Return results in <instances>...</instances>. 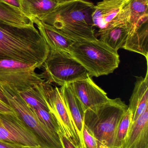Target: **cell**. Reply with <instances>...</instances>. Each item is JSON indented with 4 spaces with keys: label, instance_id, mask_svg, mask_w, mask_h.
<instances>
[{
    "label": "cell",
    "instance_id": "cell-1",
    "mask_svg": "<svg viewBox=\"0 0 148 148\" xmlns=\"http://www.w3.org/2000/svg\"><path fill=\"white\" fill-rule=\"evenodd\" d=\"M49 53L48 45L33 21L26 26L0 21V60L18 61L40 69Z\"/></svg>",
    "mask_w": 148,
    "mask_h": 148
},
{
    "label": "cell",
    "instance_id": "cell-2",
    "mask_svg": "<svg viewBox=\"0 0 148 148\" xmlns=\"http://www.w3.org/2000/svg\"><path fill=\"white\" fill-rule=\"evenodd\" d=\"M94 5L86 0L61 2L39 20L53 26L74 41L97 40L92 20Z\"/></svg>",
    "mask_w": 148,
    "mask_h": 148
},
{
    "label": "cell",
    "instance_id": "cell-3",
    "mask_svg": "<svg viewBox=\"0 0 148 148\" xmlns=\"http://www.w3.org/2000/svg\"><path fill=\"white\" fill-rule=\"evenodd\" d=\"M128 108L120 98L91 107L85 111L84 127L96 139L112 148L116 128Z\"/></svg>",
    "mask_w": 148,
    "mask_h": 148
},
{
    "label": "cell",
    "instance_id": "cell-4",
    "mask_svg": "<svg viewBox=\"0 0 148 148\" xmlns=\"http://www.w3.org/2000/svg\"><path fill=\"white\" fill-rule=\"evenodd\" d=\"M69 51L90 77H98L112 73L120 63L118 52L98 39L74 42Z\"/></svg>",
    "mask_w": 148,
    "mask_h": 148
},
{
    "label": "cell",
    "instance_id": "cell-5",
    "mask_svg": "<svg viewBox=\"0 0 148 148\" xmlns=\"http://www.w3.org/2000/svg\"><path fill=\"white\" fill-rule=\"evenodd\" d=\"M42 78L62 86L83 80L89 76L84 67L70 54L50 49L47 58L41 67Z\"/></svg>",
    "mask_w": 148,
    "mask_h": 148
},
{
    "label": "cell",
    "instance_id": "cell-6",
    "mask_svg": "<svg viewBox=\"0 0 148 148\" xmlns=\"http://www.w3.org/2000/svg\"><path fill=\"white\" fill-rule=\"evenodd\" d=\"M42 100L54 117L61 132L77 148H82L78 131L64 103L60 88L47 80L36 85Z\"/></svg>",
    "mask_w": 148,
    "mask_h": 148
},
{
    "label": "cell",
    "instance_id": "cell-7",
    "mask_svg": "<svg viewBox=\"0 0 148 148\" xmlns=\"http://www.w3.org/2000/svg\"><path fill=\"white\" fill-rule=\"evenodd\" d=\"M0 90L7 99L9 106L37 136L43 148H63L58 134L50 130L41 122L17 91L1 86Z\"/></svg>",
    "mask_w": 148,
    "mask_h": 148
},
{
    "label": "cell",
    "instance_id": "cell-8",
    "mask_svg": "<svg viewBox=\"0 0 148 148\" xmlns=\"http://www.w3.org/2000/svg\"><path fill=\"white\" fill-rule=\"evenodd\" d=\"M36 66L12 60H0V86L25 92L45 81L36 73Z\"/></svg>",
    "mask_w": 148,
    "mask_h": 148
},
{
    "label": "cell",
    "instance_id": "cell-9",
    "mask_svg": "<svg viewBox=\"0 0 148 148\" xmlns=\"http://www.w3.org/2000/svg\"><path fill=\"white\" fill-rule=\"evenodd\" d=\"M131 1L102 0L94 5L92 20L95 29H97L96 36L116 26L129 23Z\"/></svg>",
    "mask_w": 148,
    "mask_h": 148
},
{
    "label": "cell",
    "instance_id": "cell-10",
    "mask_svg": "<svg viewBox=\"0 0 148 148\" xmlns=\"http://www.w3.org/2000/svg\"><path fill=\"white\" fill-rule=\"evenodd\" d=\"M0 141L19 147L43 148L37 136L15 111L10 113H0Z\"/></svg>",
    "mask_w": 148,
    "mask_h": 148
},
{
    "label": "cell",
    "instance_id": "cell-11",
    "mask_svg": "<svg viewBox=\"0 0 148 148\" xmlns=\"http://www.w3.org/2000/svg\"><path fill=\"white\" fill-rule=\"evenodd\" d=\"M70 85L85 111L110 100L107 93L96 85L89 76L83 80L74 82Z\"/></svg>",
    "mask_w": 148,
    "mask_h": 148
},
{
    "label": "cell",
    "instance_id": "cell-12",
    "mask_svg": "<svg viewBox=\"0 0 148 148\" xmlns=\"http://www.w3.org/2000/svg\"><path fill=\"white\" fill-rule=\"evenodd\" d=\"M122 148H148V108L130 123Z\"/></svg>",
    "mask_w": 148,
    "mask_h": 148
},
{
    "label": "cell",
    "instance_id": "cell-13",
    "mask_svg": "<svg viewBox=\"0 0 148 148\" xmlns=\"http://www.w3.org/2000/svg\"><path fill=\"white\" fill-rule=\"evenodd\" d=\"M64 103L75 125L83 148V132L84 127L85 111L81 103L72 89L70 84H66L60 88Z\"/></svg>",
    "mask_w": 148,
    "mask_h": 148
},
{
    "label": "cell",
    "instance_id": "cell-14",
    "mask_svg": "<svg viewBox=\"0 0 148 148\" xmlns=\"http://www.w3.org/2000/svg\"><path fill=\"white\" fill-rule=\"evenodd\" d=\"M50 49L64 51L70 53L69 49L74 41L65 36L53 26L46 24L36 18H31Z\"/></svg>",
    "mask_w": 148,
    "mask_h": 148
},
{
    "label": "cell",
    "instance_id": "cell-15",
    "mask_svg": "<svg viewBox=\"0 0 148 148\" xmlns=\"http://www.w3.org/2000/svg\"><path fill=\"white\" fill-rule=\"evenodd\" d=\"M148 61L146 76L145 77H136L134 88L129 100L128 108L133 114L132 122L136 121L148 108Z\"/></svg>",
    "mask_w": 148,
    "mask_h": 148
},
{
    "label": "cell",
    "instance_id": "cell-16",
    "mask_svg": "<svg viewBox=\"0 0 148 148\" xmlns=\"http://www.w3.org/2000/svg\"><path fill=\"white\" fill-rule=\"evenodd\" d=\"M131 28L129 23L119 25L100 34L99 40L118 52L120 49L124 48Z\"/></svg>",
    "mask_w": 148,
    "mask_h": 148
},
{
    "label": "cell",
    "instance_id": "cell-17",
    "mask_svg": "<svg viewBox=\"0 0 148 148\" xmlns=\"http://www.w3.org/2000/svg\"><path fill=\"white\" fill-rule=\"evenodd\" d=\"M21 11L30 18L40 19L51 12L58 4L55 0H20Z\"/></svg>",
    "mask_w": 148,
    "mask_h": 148
},
{
    "label": "cell",
    "instance_id": "cell-18",
    "mask_svg": "<svg viewBox=\"0 0 148 148\" xmlns=\"http://www.w3.org/2000/svg\"><path fill=\"white\" fill-rule=\"evenodd\" d=\"M124 49L142 55L148 60V23L128 37Z\"/></svg>",
    "mask_w": 148,
    "mask_h": 148
},
{
    "label": "cell",
    "instance_id": "cell-19",
    "mask_svg": "<svg viewBox=\"0 0 148 148\" xmlns=\"http://www.w3.org/2000/svg\"><path fill=\"white\" fill-rule=\"evenodd\" d=\"M148 0H132L130 3L131 26L128 36L132 35L143 24L147 23Z\"/></svg>",
    "mask_w": 148,
    "mask_h": 148
},
{
    "label": "cell",
    "instance_id": "cell-20",
    "mask_svg": "<svg viewBox=\"0 0 148 148\" xmlns=\"http://www.w3.org/2000/svg\"><path fill=\"white\" fill-rule=\"evenodd\" d=\"M0 21L18 26L29 25L32 19L20 10L0 1Z\"/></svg>",
    "mask_w": 148,
    "mask_h": 148
},
{
    "label": "cell",
    "instance_id": "cell-21",
    "mask_svg": "<svg viewBox=\"0 0 148 148\" xmlns=\"http://www.w3.org/2000/svg\"><path fill=\"white\" fill-rule=\"evenodd\" d=\"M133 117L132 111L128 108L127 110L122 117L116 128L112 148H122Z\"/></svg>",
    "mask_w": 148,
    "mask_h": 148
},
{
    "label": "cell",
    "instance_id": "cell-22",
    "mask_svg": "<svg viewBox=\"0 0 148 148\" xmlns=\"http://www.w3.org/2000/svg\"><path fill=\"white\" fill-rule=\"evenodd\" d=\"M30 108L36 114L39 120L50 130L56 134L61 132V129L56 120L49 110L40 107Z\"/></svg>",
    "mask_w": 148,
    "mask_h": 148
},
{
    "label": "cell",
    "instance_id": "cell-23",
    "mask_svg": "<svg viewBox=\"0 0 148 148\" xmlns=\"http://www.w3.org/2000/svg\"><path fill=\"white\" fill-rule=\"evenodd\" d=\"M35 86L34 88L27 92L18 93L20 96L30 107L31 108L40 107L49 110L46 103L42 100L39 95Z\"/></svg>",
    "mask_w": 148,
    "mask_h": 148
},
{
    "label": "cell",
    "instance_id": "cell-24",
    "mask_svg": "<svg viewBox=\"0 0 148 148\" xmlns=\"http://www.w3.org/2000/svg\"><path fill=\"white\" fill-rule=\"evenodd\" d=\"M83 148H109L93 137L83 127Z\"/></svg>",
    "mask_w": 148,
    "mask_h": 148
},
{
    "label": "cell",
    "instance_id": "cell-25",
    "mask_svg": "<svg viewBox=\"0 0 148 148\" xmlns=\"http://www.w3.org/2000/svg\"><path fill=\"white\" fill-rule=\"evenodd\" d=\"M63 148H77L61 133H58Z\"/></svg>",
    "mask_w": 148,
    "mask_h": 148
},
{
    "label": "cell",
    "instance_id": "cell-26",
    "mask_svg": "<svg viewBox=\"0 0 148 148\" xmlns=\"http://www.w3.org/2000/svg\"><path fill=\"white\" fill-rule=\"evenodd\" d=\"M0 1L5 3L9 5H11L14 8L18 9L21 11L20 0H0Z\"/></svg>",
    "mask_w": 148,
    "mask_h": 148
},
{
    "label": "cell",
    "instance_id": "cell-27",
    "mask_svg": "<svg viewBox=\"0 0 148 148\" xmlns=\"http://www.w3.org/2000/svg\"><path fill=\"white\" fill-rule=\"evenodd\" d=\"M14 111V110L9 105L4 104L0 101V113H13Z\"/></svg>",
    "mask_w": 148,
    "mask_h": 148
},
{
    "label": "cell",
    "instance_id": "cell-28",
    "mask_svg": "<svg viewBox=\"0 0 148 148\" xmlns=\"http://www.w3.org/2000/svg\"><path fill=\"white\" fill-rule=\"evenodd\" d=\"M0 148H21L0 141Z\"/></svg>",
    "mask_w": 148,
    "mask_h": 148
},
{
    "label": "cell",
    "instance_id": "cell-29",
    "mask_svg": "<svg viewBox=\"0 0 148 148\" xmlns=\"http://www.w3.org/2000/svg\"><path fill=\"white\" fill-rule=\"evenodd\" d=\"M0 101L2 102L4 104H7V105H8V101H7V99L5 98L4 96L3 95V93H2L1 91L0 90Z\"/></svg>",
    "mask_w": 148,
    "mask_h": 148
},
{
    "label": "cell",
    "instance_id": "cell-30",
    "mask_svg": "<svg viewBox=\"0 0 148 148\" xmlns=\"http://www.w3.org/2000/svg\"><path fill=\"white\" fill-rule=\"evenodd\" d=\"M21 148H42L34 147H21Z\"/></svg>",
    "mask_w": 148,
    "mask_h": 148
},
{
    "label": "cell",
    "instance_id": "cell-31",
    "mask_svg": "<svg viewBox=\"0 0 148 148\" xmlns=\"http://www.w3.org/2000/svg\"><path fill=\"white\" fill-rule=\"evenodd\" d=\"M58 3L61 2L65 1H68V0H55Z\"/></svg>",
    "mask_w": 148,
    "mask_h": 148
}]
</instances>
